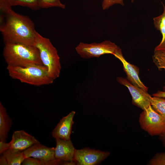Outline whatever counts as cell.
<instances>
[{
  "instance_id": "obj_1",
  "label": "cell",
  "mask_w": 165,
  "mask_h": 165,
  "mask_svg": "<svg viewBox=\"0 0 165 165\" xmlns=\"http://www.w3.org/2000/svg\"><path fill=\"white\" fill-rule=\"evenodd\" d=\"M0 31L4 43H20L34 46L36 31L31 19L16 13L12 6L0 2Z\"/></svg>"
},
{
  "instance_id": "obj_2",
  "label": "cell",
  "mask_w": 165,
  "mask_h": 165,
  "mask_svg": "<svg viewBox=\"0 0 165 165\" xmlns=\"http://www.w3.org/2000/svg\"><path fill=\"white\" fill-rule=\"evenodd\" d=\"M3 55L7 65L26 67L43 65L38 49L34 46L16 42H5Z\"/></svg>"
},
{
  "instance_id": "obj_3",
  "label": "cell",
  "mask_w": 165,
  "mask_h": 165,
  "mask_svg": "<svg viewBox=\"0 0 165 165\" xmlns=\"http://www.w3.org/2000/svg\"><path fill=\"white\" fill-rule=\"evenodd\" d=\"M9 76L23 83L39 86L52 83L54 80L50 76L47 67L43 65H33L26 67L7 65Z\"/></svg>"
},
{
  "instance_id": "obj_4",
  "label": "cell",
  "mask_w": 165,
  "mask_h": 165,
  "mask_svg": "<svg viewBox=\"0 0 165 165\" xmlns=\"http://www.w3.org/2000/svg\"><path fill=\"white\" fill-rule=\"evenodd\" d=\"M38 50L41 61L54 80L58 78L61 70L60 58L56 48L50 39L37 31L34 44Z\"/></svg>"
},
{
  "instance_id": "obj_5",
  "label": "cell",
  "mask_w": 165,
  "mask_h": 165,
  "mask_svg": "<svg viewBox=\"0 0 165 165\" xmlns=\"http://www.w3.org/2000/svg\"><path fill=\"white\" fill-rule=\"evenodd\" d=\"M119 48L114 43L107 40L100 43L80 42L75 47V50L82 58L88 59L98 58L105 54L114 55Z\"/></svg>"
},
{
  "instance_id": "obj_6",
  "label": "cell",
  "mask_w": 165,
  "mask_h": 165,
  "mask_svg": "<svg viewBox=\"0 0 165 165\" xmlns=\"http://www.w3.org/2000/svg\"><path fill=\"white\" fill-rule=\"evenodd\" d=\"M141 128L152 136L160 135L165 131V123L150 105L143 110L139 117Z\"/></svg>"
},
{
  "instance_id": "obj_7",
  "label": "cell",
  "mask_w": 165,
  "mask_h": 165,
  "mask_svg": "<svg viewBox=\"0 0 165 165\" xmlns=\"http://www.w3.org/2000/svg\"><path fill=\"white\" fill-rule=\"evenodd\" d=\"M110 155L108 151L88 148L75 149L73 161L77 165H95L100 163Z\"/></svg>"
},
{
  "instance_id": "obj_8",
  "label": "cell",
  "mask_w": 165,
  "mask_h": 165,
  "mask_svg": "<svg viewBox=\"0 0 165 165\" xmlns=\"http://www.w3.org/2000/svg\"><path fill=\"white\" fill-rule=\"evenodd\" d=\"M54 147H49L40 142L34 144L23 151L26 158L34 157L41 160L44 165L61 164V162L55 159Z\"/></svg>"
},
{
  "instance_id": "obj_9",
  "label": "cell",
  "mask_w": 165,
  "mask_h": 165,
  "mask_svg": "<svg viewBox=\"0 0 165 165\" xmlns=\"http://www.w3.org/2000/svg\"><path fill=\"white\" fill-rule=\"evenodd\" d=\"M117 81L120 84L127 87L132 98V103L144 110L151 105L149 99L150 95L146 91L133 85L127 79L118 77Z\"/></svg>"
},
{
  "instance_id": "obj_10",
  "label": "cell",
  "mask_w": 165,
  "mask_h": 165,
  "mask_svg": "<svg viewBox=\"0 0 165 165\" xmlns=\"http://www.w3.org/2000/svg\"><path fill=\"white\" fill-rule=\"evenodd\" d=\"M122 63L127 79L132 84L147 91L148 88L141 81L139 76V69L137 66L128 62L123 57L121 49L119 48L113 55Z\"/></svg>"
},
{
  "instance_id": "obj_11",
  "label": "cell",
  "mask_w": 165,
  "mask_h": 165,
  "mask_svg": "<svg viewBox=\"0 0 165 165\" xmlns=\"http://www.w3.org/2000/svg\"><path fill=\"white\" fill-rule=\"evenodd\" d=\"M39 142L34 136L21 130L13 132L11 140L9 143V149L23 151L34 144Z\"/></svg>"
},
{
  "instance_id": "obj_12",
  "label": "cell",
  "mask_w": 165,
  "mask_h": 165,
  "mask_svg": "<svg viewBox=\"0 0 165 165\" xmlns=\"http://www.w3.org/2000/svg\"><path fill=\"white\" fill-rule=\"evenodd\" d=\"M56 141V146L54 148L55 159L61 161L62 163L64 162H74L75 149L71 140L57 138Z\"/></svg>"
},
{
  "instance_id": "obj_13",
  "label": "cell",
  "mask_w": 165,
  "mask_h": 165,
  "mask_svg": "<svg viewBox=\"0 0 165 165\" xmlns=\"http://www.w3.org/2000/svg\"><path fill=\"white\" fill-rule=\"evenodd\" d=\"M75 113V111H72L62 118L52 132L53 138L55 139H70L72 127L74 123L73 119Z\"/></svg>"
},
{
  "instance_id": "obj_14",
  "label": "cell",
  "mask_w": 165,
  "mask_h": 165,
  "mask_svg": "<svg viewBox=\"0 0 165 165\" xmlns=\"http://www.w3.org/2000/svg\"><path fill=\"white\" fill-rule=\"evenodd\" d=\"M26 158L23 151L9 149L0 157V165H20Z\"/></svg>"
},
{
  "instance_id": "obj_15",
  "label": "cell",
  "mask_w": 165,
  "mask_h": 165,
  "mask_svg": "<svg viewBox=\"0 0 165 165\" xmlns=\"http://www.w3.org/2000/svg\"><path fill=\"white\" fill-rule=\"evenodd\" d=\"M12 120L6 108L0 103V141H6L8 134L12 125Z\"/></svg>"
},
{
  "instance_id": "obj_16",
  "label": "cell",
  "mask_w": 165,
  "mask_h": 165,
  "mask_svg": "<svg viewBox=\"0 0 165 165\" xmlns=\"http://www.w3.org/2000/svg\"><path fill=\"white\" fill-rule=\"evenodd\" d=\"M163 11L161 15L153 18V24L156 29L159 31L162 35L160 43L155 48L154 50H165V6L162 3Z\"/></svg>"
},
{
  "instance_id": "obj_17",
  "label": "cell",
  "mask_w": 165,
  "mask_h": 165,
  "mask_svg": "<svg viewBox=\"0 0 165 165\" xmlns=\"http://www.w3.org/2000/svg\"><path fill=\"white\" fill-rule=\"evenodd\" d=\"M0 2L11 6H20L27 7L34 10L41 8L39 0H0Z\"/></svg>"
},
{
  "instance_id": "obj_18",
  "label": "cell",
  "mask_w": 165,
  "mask_h": 165,
  "mask_svg": "<svg viewBox=\"0 0 165 165\" xmlns=\"http://www.w3.org/2000/svg\"><path fill=\"white\" fill-rule=\"evenodd\" d=\"M151 105L161 116L165 123V99L156 97L149 96Z\"/></svg>"
},
{
  "instance_id": "obj_19",
  "label": "cell",
  "mask_w": 165,
  "mask_h": 165,
  "mask_svg": "<svg viewBox=\"0 0 165 165\" xmlns=\"http://www.w3.org/2000/svg\"><path fill=\"white\" fill-rule=\"evenodd\" d=\"M152 59L159 69L165 70V50H154Z\"/></svg>"
},
{
  "instance_id": "obj_20",
  "label": "cell",
  "mask_w": 165,
  "mask_h": 165,
  "mask_svg": "<svg viewBox=\"0 0 165 165\" xmlns=\"http://www.w3.org/2000/svg\"><path fill=\"white\" fill-rule=\"evenodd\" d=\"M39 3L40 8L42 9L57 7L64 9L65 7L60 0H39Z\"/></svg>"
},
{
  "instance_id": "obj_21",
  "label": "cell",
  "mask_w": 165,
  "mask_h": 165,
  "mask_svg": "<svg viewBox=\"0 0 165 165\" xmlns=\"http://www.w3.org/2000/svg\"><path fill=\"white\" fill-rule=\"evenodd\" d=\"M151 165H165V152L156 154L149 160Z\"/></svg>"
},
{
  "instance_id": "obj_22",
  "label": "cell",
  "mask_w": 165,
  "mask_h": 165,
  "mask_svg": "<svg viewBox=\"0 0 165 165\" xmlns=\"http://www.w3.org/2000/svg\"><path fill=\"white\" fill-rule=\"evenodd\" d=\"M124 0H103L102 3V8L105 10L109 9L113 5L118 4L122 6L124 5Z\"/></svg>"
},
{
  "instance_id": "obj_23",
  "label": "cell",
  "mask_w": 165,
  "mask_h": 165,
  "mask_svg": "<svg viewBox=\"0 0 165 165\" xmlns=\"http://www.w3.org/2000/svg\"><path fill=\"white\" fill-rule=\"evenodd\" d=\"M21 165H44L43 162L40 160L32 157L26 158Z\"/></svg>"
},
{
  "instance_id": "obj_24",
  "label": "cell",
  "mask_w": 165,
  "mask_h": 165,
  "mask_svg": "<svg viewBox=\"0 0 165 165\" xmlns=\"http://www.w3.org/2000/svg\"><path fill=\"white\" fill-rule=\"evenodd\" d=\"M9 149V143L6 141H0V154H2L6 151Z\"/></svg>"
},
{
  "instance_id": "obj_25",
  "label": "cell",
  "mask_w": 165,
  "mask_h": 165,
  "mask_svg": "<svg viewBox=\"0 0 165 165\" xmlns=\"http://www.w3.org/2000/svg\"><path fill=\"white\" fill-rule=\"evenodd\" d=\"M152 96L154 97L165 98V91H158L157 92L153 94Z\"/></svg>"
},
{
  "instance_id": "obj_26",
  "label": "cell",
  "mask_w": 165,
  "mask_h": 165,
  "mask_svg": "<svg viewBox=\"0 0 165 165\" xmlns=\"http://www.w3.org/2000/svg\"><path fill=\"white\" fill-rule=\"evenodd\" d=\"M159 138L165 149V131L159 135Z\"/></svg>"
},
{
  "instance_id": "obj_27",
  "label": "cell",
  "mask_w": 165,
  "mask_h": 165,
  "mask_svg": "<svg viewBox=\"0 0 165 165\" xmlns=\"http://www.w3.org/2000/svg\"><path fill=\"white\" fill-rule=\"evenodd\" d=\"M163 91H165V83H164V86L163 87Z\"/></svg>"
},
{
  "instance_id": "obj_28",
  "label": "cell",
  "mask_w": 165,
  "mask_h": 165,
  "mask_svg": "<svg viewBox=\"0 0 165 165\" xmlns=\"http://www.w3.org/2000/svg\"><path fill=\"white\" fill-rule=\"evenodd\" d=\"M131 1L132 2H133L134 1V0H131Z\"/></svg>"
}]
</instances>
